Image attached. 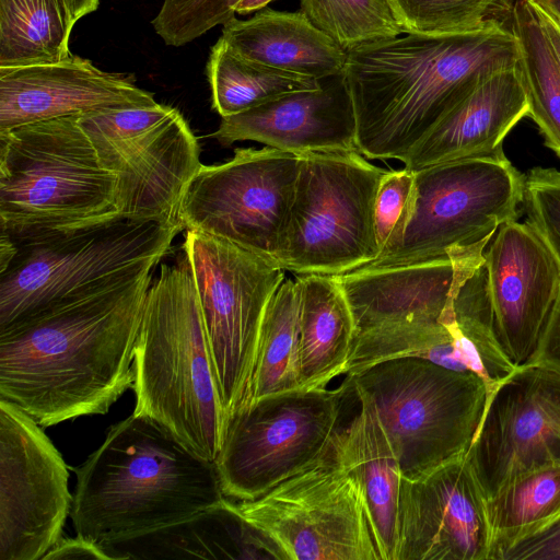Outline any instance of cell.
Instances as JSON below:
<instances>
[{"mask_svg": "<svg viewBox=\"0 0 560 560\" xmlns=\"http://www.w3.org/2000/svg\"><path fill=\"white\" fill-rule=\"evenodd\" d=\"M154 267L0 330V399L43 428L107 413L135 382V345Z\"/></svg>", "mask_w": 560, "mask_h": 560, "instance_id": "cell-1", "label": "cell"}, {"mask_svg": "<svg viewBox=\"0 0 560 560\" xmlns=\"http://www.w3.org/2000/svg\"><path fill=\"white\" fill-rule=\"evenodd\" d=\"M347 51L343 80L357 147L371 160L404 162L485 75L516 68L520 44L497 22L455 34L406 33Z\"/></svg>", "mask_w": 560, "mask_h": 560, "instance_id": "cell-2", "label": "cell"}, {"mask_svg": "<svg viewBox=\"0 0 560 560\" xmlns=\"http://www.w3.org/2000/svg\"><path fill=\"white\" fill-rule=\"evenodd\" d=\"M74 471L72 524L98 544L182 521L224 497L214 462L133 413Z\"/></svg>", "mask_w": 560, "mask_h": 560, "instance_id": "cell-3", "label": "cell"}, {"mask_svg": "<svg viewBox=\"0 0 560 560\" xmlns=\"http://www.w3.org/2000/svg\"><path fill=\"white\" fill-rule=\"evenodd\" d=\"M133 415L149 418L198 456L214 462L228 417L184 249L148 290L135 345Z\"/></svg>", "mask_w": 560, "mask_h": 560, "instance_id": "cell-4", "label": "cell"}, {"mask_svg": "<svg viewBox=\"0 0 560 560\" xmlns=\"http://www.w3.org/2000/svg\"><path fill=\"white\" fill-rule=\"evenodd\" d=\"M121 219L79 115L0 131V236L20 242Z\"/></svg>", "mask_w": 560, "mask_h": 560, "instance_id": "cell-5", "label": "cell"}, {"mask_svg": "<svg viewBox=\"0 0 560 560\" xmlns=\"http://www.w3.org/2000/svg\"><path fill=\"white\" fill-rule=\"evenodd\" d=\"M183 230L121 218L20 242L0 236V330L60 300L156 266Z\"/></svg>", "mask_w": 560, "mask_h": 560, "instance_id": "cell-6", "label": "cell"}, {"mask_svg": "<svg viewBox=\"0 0 560 560\" xmlns=\"http://www.w3.org/2000/svg\"><path fill=\"white\" fill-rule=\"evenodd\" d=\"M347 376L371 398L402 478H420L468 452L487 401L477 375L408 357Z\"/></svg>", "mask_w": 560, "mask_h": 560, "instance_id": "cell-7", "label": "cell"}, {"mask_svg": "<svg viewBox=\"0 0 560 560\" xmlns=\"http://www.w3.org/2000/svg\"><path fill=\"white\" fill-rule=\"evenodd\" d=\"M386 172L359 151L300 155L279 266L336 277L376 259L375 201Z\"/></svg>", "mask_w": 560, "mask_h": 560, "instance_id": "cell-8", "label": "cell"}, {"mask_svg": "<svg viewBox=\"0 0 560 560\" xmlns=\"http://www.w3.org/2000/svg\"><path fill=\"white\" fill-rule=\"evenodd\" d=\"M79 122L115 179L122 219L183 225L180 202L202 163L178 109L159 103L104 108L80 114Z\"/></svg>", "mask_w": 560, "mask_h": 560, "instance_id": "cell-9", "label": "cell"}, {"mask_svg": "<svg viewBox=\"0 0 560 560\" xmlns=\"http://www.w3.org/2000/svg\"><path fill=\"white\" fill-rule=\"evenodd\" d=\"M415 178L412 211L402 236L366 266L448 257L491 240L500 225L517 219L523 205L525 176L503 150L430 165L416 171Z\"/></svg>", "mask_w": 560, "mask_h": 560, "instance_id": "cell-10", "label": "cell"}, {"mask_svg": "<svg viewBox=\"0 0 560 560\" xmlns=\"http://www.w3.org/2000/svg\"><path fill=\"white\" fill-rule=\"evenodd\" d=\"M350 390L346 380L336 389H295L240 407L229 418L214 460L223 495L258 499L323 457Z\"/></svg>", "mask_w": 560, "mask_h": 560, "instance_id": "cell-11", "label": "cell"}, {"mask_svg": "<svg viewBox=\"0 0 560 560\" xmlns=\"http://www.w3.org/2000/svg\"><path fill=\"white\" fill-rule=\"evenodd\" d=\"M186 253L200 304L222 407L247 401L267 305L285 279L275 261L228 240L187 230Z\"/></svg>", "mask_w": 560, "mask_h": 560, "instance_id": "cell-12", "label": "cell"}, {"mask_svg": "<svg viewBox=\"0 0 560 560\" xmlns=\"http://www.w3.org/2000/svg\"><path fill=\"white\" fill-rule=\"evenodd\" d=\"M235 505L287 560H383L362 489L331 444L304 470Z\"/></svg>", "mask_w": 560, "mask_h": 560, "instance_id": "cell-13", "label": "cell"}, {"mask_svg": "<svg viewBox=\"0 0 560 560\" xmlns=\"http://www.w3.org/2000/svg\"><path fill=\"white\" fill-rule=\"evenodd\" d=\"M299 163L300 155L265 147L237 148L224 163L202 164L180 202L184 229L228 240L278 264Z\"/></svg>", "mask_w": 560, "mask_h": 560, "instance_id": "cell-14", "label": "cell"}, {"mask_svg": "<svg viewBox=\"0 0 560 560\" xmlns=\"http://www.w3.org/2000/svg\"><path fill=\"white\" fill-rule=\"evenodd\" d=\"M67 465L33 418L0 399V560H42L62 537Z\"/></svg>", "mask_w": 560, "mask_h": 560, "instance_id": "cell-15", "label": "cell"}, {"mask_svg": "<svg viewBox=\"0 0 560 560\" xmlns=\"http://www.w3.org/2000/svg\"><path fill=\"white\" fill-rule=\"evenodd\" d=\"M466 458L487 500L560 462V374L539 364L516 368L487 399Z\"/></svg>", "mask_w": 560, "mask_h": 560, "instance_id": "cell-16", "label": "cell"}, {"mask_svg": "<svg viewBox=\"0 0 560 560\" xmlns=\"http://www.w3.org/2000/svg\"><path fill=\"white\" fill-rule=\"evenodd\" d=\"M487 499L466 458L401 477L394 560H491Z\"/></svg>", "mask_w": 560, "mask_h": 560, "instance_id": "cell-17", "label": "cell"}, {"mask_svg": "<svg viewBox=\"0 0 560 560\" xmlns=\"http://www.w3.org/2000/svg\"><path fill=\"white\" fill-rule=\"evenodd\" d=\"M498 341L514 366L528 364L560 299V261L534 226L500 225L485 250Z\"/></svg>", "mask_w": 560, "mask_h": 560, "instance_id": "cell-18", "label": "cell"}, {"mask_svg": "<svg viewBox=\"0 0 560 560\" xmlns=\"http://www.w3.org/2000/svg\"><path fill=\"white\" fill-rule=\"evenodd\" d=\"M490 241L448 257L397 266L365 265L336 276L355 336L373 329L445 323L453 313L457 288L483 262Z\"/></svg>", "mask_w": 560, "mask_h": 560, "instance_id": "cell-19", "label": "cell"}, {"mask_svg": "<svg viewBox=\"0 0 560 560\" xmlns=\"http://www.w3.org/2000/svg\"><path fill=\"white\" fill-rule=\"evenodd\" d=\"M155 103L153 94L138 88L130 77L103 71L79 56L0 67V131L97 109Z\"/></svg>", "mask_w": 560, "mask_h": 560, "instance_id": "cell-20", "label": "cell"}, {"mask_svg": "<svg viewBox=\"0 0 560 560\" xmlns=\"http://www.w3.org/2000/svg\"><path fill=\"white\" fill-rule=\"evenodd\" d=\"M211 137L224 145L249 140L296 155L359 151L354 108L342 75L323 79L319 89L222 117Z\"/></svg>", "mask_w": 560, "mask_h": 560, "instance_id": "cell-21", "label": "cell"}, {"mask_svg": "<svg viewBox=\"0 0 560 560\" xmlns=\"http://www.w3.org/2000/svg\"><path fill=\"white\" fill-rule=\"evenodd\" d=\"M527 113L516 68L485 75L408 154L405 168L416 172L502 150L503 139Z\"/></svg>", "mask_w": 560, "mask_h": 560, "instance_id": "cell-22", "label": "cell"}, {"mask_svg": "<svg viewBox=\"0 0 560 560\" xmlns=\"http://www.w3.org/2000/svg\"><path fill=\"white\" fill-rule=\"evenodd\" d=\"M110 560L279 559L280 547L223 497L182 521L101 542Z\"/></svg>", "mask_w": 560, "mask_h": 560, "instance_id": "cell-23", "label": "cell"}, {"mask_svg": "<svg viewBox=\"0 0 560 560\" xmlns=\"http://www.w3.org/2000/svg\"><path fill=\"white\" fill-rule=\"evenodd\" d=\"M252 61L317 80L342 75L347 51L300 12L262 9L232 19L220 37Z\"/></svg>", "mask_w": 560, "mask_h": 560, "instance_id": "cell-24", "label": "cell"}, {"mask_svg": "<svg viewBox=\"0 0 560 560\" xmlns=\"http://www.w3.org/2000/svg\"><path fill=\"white\" fill-rule=\"evenodd\" d=\"M349 382V381H348ZM351 385V384H350ZM360 409L331 442L337 459L359 482L383 560H394L401 471L371 398L353 388Z\"/></svg>", "mask_w": 560, "mask_h": 560, "instance_id": "cell-25", "label": "cell"}, {"mask_svg": "<svg viewBox=\"0 0 560 560\" xmlns=\"http://www.w3.org/2000/svg\"><path fill=\"white\" fill-rule=\"evenodd\" d=\"M299 287V380L301 389L327 387L346 374L355 338L349 304L332 276H296Z\"/></svg>", "mask_w": 560, "mask_h": 560, "instance_id": "cell-26", "label": "cell"}, {"mask_svg": "<svg viewBox=\"0 0 560 560\" xmlns=\"http://www.w3.org/2000/svg\"><path fill=\"white\" fill-rule=\"evenodd\" d=\"M454 312V311H453ZM422 358L450 370L479 375L480 358L459 330L454 313L445 323L373 329L355 336L346 375L396 358Z\"/></svg>", "mask_w": 560, "mask_h": 560, "instance_id": "cell-27", "label": "cell"}, {"mask_svg": "<svg viewBox=\"0 0 560 560\" xmlns=\"http://www.w3.org/2000/svg\"><path fill=\"white\" fill-rule=\"evenodd\" d=\"M512 31L520 44L516 66L528 103L527 116L538 126L545 145L560 158V62L536 8L517 0Z\"/></svg>", "mask_w": 560, "mask_h": 560, "instance_id": "cell-28", "label": "cell"}, {"mask_svg": "<svg viewBox=\"0 0 560 560\" xmlns=\"http://www.w3.org/2000/svg\"><path fill=\"white\" fill-rule=\"evenodd\" d=\"M74 24L67 0H0V67L68 58Z\"/></svg>", "mask_w": 560, "mask_h": 560, "instance_id": "cell-29", "label": "cell"}, {"mask_svg": "<svg viewBox=\"0 0 560 560\" xmlns=\"http://www.w3.org/2000/svg\"><path fill=\"white\" fill-rule=\"evenodd\" d=\"M212 108L222 117L240 114L289 93L316 90L322 80L246 59L221 38L207 63Z\"/></svg>", "mask_w": 560, "mask_h": 560, "instance_id": "cell-30", "label": "cell"}, {"mask_svg": "<svg viewBox=\"0 0 560 560\" xmlns=\"http://www.w3.org/2000/svg\"><path fill=\"white\" fill-rule=\"evenodd\" d=\"M299 287L285 278L270 299L259 331L246 404L300 388ZM245 404V405H246Z\"/></svg>", "mask_w": 560, "mask_h": 560, "instance_id": "cell-31", "label": "cell"}, {"mask_svg": "<svg viewBox=\"0 0 560 560\" xmlns=\"http://www.w3.org/2000/svg\"><path fill=\"white\" fill-rule=\"evenodd\" d=\"M492 553L560 517V462L518 477L487 500Z\"/></svg>", "mask_w": 560, "mask_h": 560, "instance_id": "cell-32", "label": "cell"}, {"mask_svg": "<svg viewBox=\"0 0 560 560\" xmlns=\"http://www.w3.org/2000/svg\"><path fill=\"white\" fill-rule=\"evenodd\" d=\"M301 11L346 51L405 33L389 0H301Z\"/></svg>", "mask_w": 560, "mask_h": 560, "instance_id": "cell-33", "label": "cell"}, {"mask_svg": "<svg viewBox=\"0 0 560 560\" xmlns=\"http://www.w3.org/2000/svg\"><path fill=\"white\" fill-rule=\"evenodd\" d=\"M405 33L455 34L512 14V0H389Z\"/></svg>", "mask_w": 560, "mask_h": 560, "instance_id": "cell-34", "label": "cell"}, {"mask_svg": "<svg viewBox=\"0 0 560 560\" xmlns=\"http://www.w3.org/2000/svg\"><path fill=\"white\" fill-rule=\"evenodd\" d=\"M238 0H163L151 24L168 46L179 47L235 18Z\"/></svg>", "mask_w": 560, "mask_h": 560, "instance_id": "cell-35", "label": "cell"}, {"mask_svg": "<svg viewBox=\"0 0 560 560\" xmlns=\"http://www.w3.org/2000/svg\"><path fill=\"white\" fill-rule=\"evenodd\" d=\"M415 172L407 168L387 171L375 201L374 230L378 257L393 248L402 236L415 200Z\"/></svg>", "mask_w": 560, "mask_h": 560, "instance_id": "cell-36", "label": "cell"}, {"mask_svg": "<svg viewBox=\"0 0 560 560\" xmlns=\"http://www.w3.org/2000/svg\"><path fill=\"white\" fill-rule=\"evenodd\" d=\"M527 221L560 261V171L534 167L525 175L523 205Z\"/></svg>", "mask_w": 560, "mask_h": 560, "instance_id": "cell-37", "label": "cell"}, {"mask_svg": "<svg viewBox=\"0 0 560 560\" xmlns=\"http://www.w3.org/2000/svg\"><path fill=\"white\" fill-rule=\"evenodd\" d=\"M491 560H560V517L533 534L498 548Z\"/></svg>", "mask_w": 560, "mask_h": 560, "instance_id": "cell-38", "label": "cell"}, {"mask_svg": "<svg viewBox=\"0 0 560 560\" xmlns=\"http://www.w3.org/2000/svg\"><path fill=\"white\" fill-rule=\"evenodd\" d=\"M94 559L110 560L101 544L77 535L75 537H61L43 557L42 560H72Z\"/></svg>", "mask_w": 560, "mask_h": 560, "instance_id": "cell-39", "label": "cell"}, {"mask_svg": "<svg viewBox=\"0 0 560 560\" xmlns=\"http://www.w3.org/2000/svg\"><path fill=\"white\" fill-rule=\"evenodd\" d=\"M528 364H539L560 374V299Z\"/></svg>", "mask_w": 560, "mask_h": 560, "instance_id": "cell-40", "label": "cell"}, {"mask_svg": "<svg viewBox=\"0 0 560 560\" xmlns=\"http://www.w3.org/2000/svg\"><path fill=\"white\" fill-rule=\"evenodd\" d=\"M537 10V9H536ZM542 26L551 42V45L555 49V52L559 59L560 62V24L548 18L547 15L542 14L537 10Z\"/></svg>", "mask_w": 560, "mask_h": 560, "instance_id": "cell-41", "label": "cell"}, {"mask_svg": "<svg viewBox=\"0 0 560 560\" xmlns=\"http://www.w3.org/2000/svg\"><path fill=\"white\" fill-rule=\"evenodd\" d=\"M73 19L79 21L84 15L97 10L100 0H67Z\"/></svg>", "mask_w": 560, "mask_h": 560, "instance_id": "cell-42", "label": "cell"}, {"mask_svg": "<svg viewBox=\"0 0 560 560\" xmlns=\"http://www.w3.org/2000/svg\"><path fill=\"white\" fill-rule=\"evenodd\" d=\"M539 12L560 24V0H528Z\"/></svg>", "mask_w": 560, "mask_h": 560, "instance_id": "cell-43", "label": "cell"}, {"mask_svg": "<svg viewBox=\"0 0 560 560\" xmlns=\"http://www.w3.org/2000/svg\"><path fill=\"white\" fill-rule=\"evenodd\" d=\"M271 1L273 0H238L234 5V11L238 14H248L265 9Z\"/></svg>", "mask_w": 560, "mask_h": 560, "instance_id": "cell-44", "label": "cell"}]
</instances>
